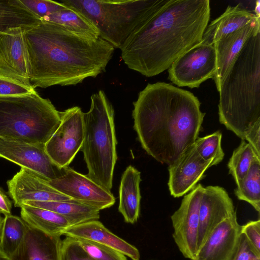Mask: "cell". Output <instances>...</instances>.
<instances>
[{"label":"cell","instance_id":"41","mask_svg":"<svg viewBox=\"0 0 260 260\" xmlns=\"http://www.w3.org/2000/svg\"><path fill=\"white\" fill-rule=\"evenodd\" d=\"M1 214H2L0 213V237H1L2 226H3V221H4V217H2Z\"/></svg>","mask_w":260,"mask_h":260},{"label":"cell","instance_id":"16","mask_svg":"<svg viewBox=\"0 0 260 260\" xmlns=\"http://www.w3.org/2000/svg\"><path fill=\"white\" fill-rule=\"evenodd\" d=\"M212 166L197 152L193 144L174 162L169 166L168 187L172 196L182 197L191 190L205 176V171Z\"/></svg>","mask_w":260,"mask_h":260},{"label":"cell","instance_id":"12","mask_svg":"<svg viewBox=\"0 0 260 260\" xmlns=\"http://www.w3.org/2000/svg\"><path fill=\"white\" fill-rule=\"evenodd\" d=\"M57 190L80 203L100 210L109 208L115 203V198L108 191L69 166L61 176L47 181Z\"/></svg>","mask_w":260,"mask_h":260},{"label":"cell","instance_id":"14","mask_svg":"<svg viewBox=\"0 0 260 260\" xmlns=\"http://www.w3.org/2000/svg\"><path fill=\"white\" fill-rule=\"evenodd\" d=\"M8 193L15 207L27 202L73 200L51 186L48 181L33 172L21 168L7 182Z\"/></svg>","mask_w":260,"mask_h":260},{"label":"cell","instance_id":"1","mask_svg":"<svg viewBox=\"0 0 260 260\" xmlns=\"http://www.w3.org/2000/svg\"><path fill=\"white\" fill-rule=\"evenodd\" d=\"M210 17L209 0H168L120 48L127 67L151 77L199 44Z\"/></svg>","mask_w":260,"mask_h":260},{"label":"cell","instance_id":"15","mask_svg":"<svg viewBox=\"0 0 260 260\" xmlns=\"http://www.w3.org/2000/svg\"><path fill=\"white\" fill-rule=\"evenodd\" d=\"M236 213L233 202L224 188L204 187L199 209L198 250L219 223Z\"/></svg>","mask_w":260,"mask_h":260},{"label":"cell","instance_id":"5","mask_svg":"<svg viewBox=\"0 0 260 260\" xmlns=\"http://www.w3.org/2000/svg\"><path fill=\"white\" fill-rule=\"evenodd\" d=\"M89 111L84 113V137L80 150L89 178L106 190L112 188L117 160L114 110L104 91L90 97Z\"/></svg>","mask_w":260,"mask_h":260},{"label":"cell","instance_id":"17","mask_svg":"<svg viewBox=\"0 0 260 260\" xmlns=\"http://www.w3.org/2000/svg\"><path fill=\"white\" fill-rule=\"evenodd\" d=\"M236 213L219 223L209 234L191 260H233L241 234Z\"/></svg>","mask_w":260,"mask_h":260},{"label":"cell","instance_id":"22","mask_svg":"<svg viewBox=\"0 0 260 260\" xmlns=\"http://www.w3.org/2000/svg\"><path fill=\"white\" fill-rule=\"evenodd\" d=\"M141 173L134 167H126L121 176L119 188L118 211L125 222L135 223L140 215Z\"/></svg>","mask_w":260,"mask_h":260},{"label":"cell","instance_id":"28","mask_svg":"<svg viewBox=\"0 0 260 260\" xmlns=\"http://www.w3.org/2000/svg\"><path fill=\"white\" fill-rule=\"evenodd\" d=\"M237 198L250 204L260 212V159H255L246 176L237 185Z\"/></svg>","mask_w":260,"mask_h":260},{"label":"cell","instance_id":"31","mask_svg":"<svg viewBox=\"0 0 260 260\" xmlns=\"http://www.w3.org/2000/svg\"><path fill=\"white\" fill-rule=\"evenodd\" d=\"M76 239L85 251L95 260H127L125 255L112 248L87 239Z\"/></svg>","mask_w":260,"mask_h":260},{"label":"cell","instance_id":"26","mask_svg":"<svg viewBox=\"0 0 260 260\" xmlns=\"http://www.w3.org/2000/svg\"><path fill=\"white\" fill-rule=\"evenodd\" d=\"M41 21L55 23L79 34L94 38L100 37L98 29L88 19L76 11L67 7L45 16Z\"/></svg>","mask_w":260,"mask_h":260},{"label":"cell","instance_id":"21","mask_svg":"<svg viewBox=\"0 0 260 260\" xmlns=\"http://www.w3.org/2000/svg\"><path fill=\"white\" fill-rule=\"evenodd\" d=\"M257 18L260 16L243 8L240 4L235 6H229L223 13L208 24L200 43L213 45L220 38Z\"/></svg>","mask_w":260,"mask_h":260},{"label":"cell","instance_id":"11","mask_svg":"<svg viewBox=\"0 0 260 260\" xmlns=\"http://www.w3.org/2000/svg\"><path fill=\"white\" fill-rule=\"evenodd\" d=\"M0 157L29 170L47 181L61 176L65 168L57 166L47 153L45 144L0 137Z\"/></svg>","mask_w":260,"mask_h":260},{"label":"cell","instance_id":"24","mask_svg":"<svg viewBox=\"0 0 260 260\" xmlns=\"http://www.w3.org/2000/svg\"><path fill=\"white\" fill-rule=\"evenodd\" d=\"M23 205L56 212L69 220L73 226L91 220H98L100 217L99 209L74 200L66 201L27 202Z\"/></svg>","mask_w":260,"mask_h":260},{"label":"cell","instance_id":"13","mask_svg":"<svg viewBox=\"0 0 260 260\" xmlns=\"http://www.w3.org/2000/svg\"><path fill=\"white\" fill-rule=\"evenodd\" d=\"M0 73L31 84L30 63L24 29L7 28L1 35Z\"/></svg>","mask_w":260,"mask_h":260},{"label":"cell","instance_id":"43","mask_svg":"<svg viewBox=\"0 0 260 260\" xmlns=\"http://www.w3.org/2000/svg\"><path fill=\"white\" fill-rule=\"evenodd\" d=\"M190 260H191V259H190Z\"/></svg>","mask_w":260,"mask_h":260},{"label":"cell","instance_id":"37","mask_svg":"<svg viewBox=\"0 0 260 260\" xmlns=\"http://www.w3.org/2000/svg\"><path fill=\"white\" fill-rule=\"evenodd\" d=\"M244 140H247L255 151L256 154L260 157V120L256 122L245 135Z\"/></svg>","mask_w":260,"mask_h":260},{"label":"cell","instance_id":"10","mask_svg":"<svg viewBox=\"0 0 260 260\" xmlns=\"http://www.w3.org/2000/svg\"><path fill=\"white\" fill-rule=\"evenodd\" d=\"M204 188L201 184L197 185L184 197L171 217L174 240L183 256L190 260L198 251L199 209Z\"/></svg>","mask_w":260,"mask_h":260},{"label":"cell","instance_id":"23","mask_svg":"<svg viewBox=\"0 0 260 260\" xmlns=\"http://www.w3.org/2000/svg\"><path fill=\"white\" fill-rule=\"evenodd\" d=\"M20 208L21 217L27 224L46 233L61 236L73 226L69 220L54 211L26 205Z\"/></svg>","mask_w":260,"mask_h":260},{"label":"cell","instance_id":"27","mask_svg":"<svg viewBox=\"0 0 260 260\" xmlns=\"http://www.w3.org/2000/svg\"><path fill=\"white\" fill-rule=\"evenodd\" d=\"M27 224L21 217L5 216L0 237V250L10 257L18 249L26 232Z\"/></svg>","mask_w":260,"mask_h":260},{"label":"cell","instance_id":"25","mask_svg":"<svg viewBox=\"0 0 260 260\" xmlns=\"http://www.w3.org/2000/svg\"><path fill=\"white\" fill-rule=\"evenodd\" d=\"M40 22V19L20 0L0 1V28L4 30L12 27H21L26 30Z\"/></svg>","mask_w":260,"mask_h":260},{"label":"cell","instance_id":"39","mask_svg":"<svg viewBox=\"0 0 260 260\" xmlns=\"http://www.w3.org/2000/svg\"><path fill=\"white\" fill-rule=\"evenodd\" d=\"M259 1H257L255 2V7L254 9V14L257 16H260V12H259Z\"/></svg>","mask_w":260,"mask_h":260},{"label":"cell","instance_id":"35","mask_svg":"<svg viewBox=\"0 0 260 260\" xmlns=\"http://www.w3.org/2000/svg\"><path fill=\"white\" fill-rule=\"evenodd\" d=\"M233 260H260V252L251 245L245 235L241 234Z\"/></svg>","mask_w":260,"mask_h":260},{"label":"cell","instance_id":"2","mask_svg":"<svg viewBox=\"0 0 260 260\" xmlns=\"http://www.w3.org/2000/svg\"><path fill=\"white\" fill-rule=\"evenodd\" d=\"M133 105L134 128L142 147L168 166L193 145L205 115L192 92L164 82L148 83Z\"/></svg>","mask_w":260,"mask_h":260},{"label":"cell","instance_id":"33","mask_svg":"<svg viewBox=\"0 0 260 260\" xmlns=\"http://www.w3.org/2000/svg\"><path fill=\"white\" fill-rule=\"evenodd\" d=\"M30 11L40 20L45 16L67 7L61 2L50 0H20Z\"/></svg>","mask_w":260,"mask_h":260},{"label":"cell","instance_id":"19","mask_svg":"<svg viewBox=\"0 0 260 260\" xmlns=\"http://www.w3.org/2000/svg\"><path fill=\"white\" fill-rule=\"evenodd\" d=\"M60 237L27 224L24 237L10 260H61Z\"/></svg>","mask_w":260,"mask_h":260},{"label":"cell","instance_id":"6","mask_svg":"<svg viewBox=\"0 0 260 260\" xmlns=\"http://www.w3.org/2000/svg\"><path fill=\"white\" fill-rule=\"evenodd\" d=\"M168 0H62L60 2L88 19L100 37L114 49L165 5Z\"/></svg>","mask_w":260,"mask_h":260},{"label":"cell","instance_id":"3","mask_svg":"<svg viewBox=\"0 0 260 260\" xmlns=\"http://www.w3.org/2000/svg\"><path fill=\"white\" fill-rule=\"evenodd\" d=\"M30 81L36 88L75 85L103 72L114 48L100 37L70 31L41 21L25 30Z\"/></svg>","mask_w":260,"mask_h":260},{"label":"cell","instance_id":"36","mask_svg":"<svg viewBox=\"0 0 260 260\" xmlns=\"http://www.w3.org/2000/svg\"><path fill=\"white\" fill-rule=\"evenodd\" d=\"M241 234L245 235L251 245L260 252V220L250 221L241 225Z\"/></svg>","mask_w":260,"mask_h":260},{"label":"cell","instance_id":"8","mask_svg":"<svg viewBox=\"0 0 260 260\" xmlns=\"http://www.w3.org/2000/svg\"><path fill=\"white\" fill-rule=\"evenodd\" d=\"M60 114V123L45 148L54 163L65 168L81 149L84 137V113L75 106Z\"/></svg>","mask_w":260,"mask_h":260},{"label":"cell","instance_id":"18","mask_svg":"<svg viewBox=\"0 0 260 260\" xmlns=\"http://www.w3.org/2000/svg\"><path fill=\"white\" fill-rule=\"evenodd\" d=\"M260 31V18L220 38L213 45L216 52V68L213 78L218 91L236 58L246 41Z\"/></svg>","mask_w":260,"mask_h":260},{"label":"cell","instance_id":"30","mask_svg":"<svg viewBox=\"0 0 260 260\" xmlns=\"http://www.w3.org/2000/svg\"><path fill=\"white\" fill-rule=\"evenodd\" d=\"M222 134L218 131L212 134L197 138L193 143L199 155L205 161H211L212 166L217 165L224 158L221 148Z\"/></svg>","mask_w":260,"mask_h":260},{"label":"cell","instance_id":"34","mask_svg":"<svg viewBox=\"0 0 260 260\" xmlns=\"http://www.w3.org/2000/svg\"><path fill=\"white\" fill-rule=\"evenodd\" d=\"M61 260H95L81 247L78 240L66 237L62 240Z\"/></svg>","mask_w":260,"mask_h":260},{"label":"cell","instance_id":"32","mask_svg":"<svg viewBox=\"0 0 260 260\" xmlns=\"http://www.w3.org/2000/svg\"><path fill=\"white\" fill-rule=\"evenodd\" d=\"M36 91L31 84L0 73V97L23 95Z\"/></svg>","mask_w":260,"mask_h":260},{"label":"cell","instance_id":"9","mask_svg":"<svg viewBox=\"0 0 260 260\" xmlns=\"http://www.w3.org/2000/svg\"><path fill=\"white\" fill-rule=\"evenodd\" d=\"M213 45L198 44L177 58L168 69V79L178 87L198 88L216 71Z\"/></svg>","mask_w":260,"mask_h":260},{"label":"cell","instance_id":"4","mask_svg":"<svg viewBox=\"0 0 260 260\" xmlns=\"http://www.w3.org/2000/svg\"><path fill=\"white\" fill-rule=\"evenodd\" d=\"M218 92L219 122L244 140L260 120V31L246 41Z\"/></svg>","mask_w":260,"mask_h":260},{"label":"cell","instance_id":"29","mask_svg":"<svg viewBox=\"0 0 260 260\" xmlns=\"http://www.w3.org/2000/svg\"><path fill=\"white\" fill-rule=\"evenodd\" d=\"M256 159H260V157L249 144L242 140L228 164L229 174L232 175L237 185L246 176Z\"/></svg>","mask_w":260,"mask_h":260},{"label":"cell","instance_id":"38","mask_svg":"<svg viewBox=\"0 0 260 260\" xmlns=\"http://www.w3.org/2000/svg\"><path fill=\"white\" fill-rule=\"evenodd\" d=\"M12 202L0 187V213L5 216L11 214Z\"/></svg>","mask_w":260,"mask_h":260},{"label":"cell","instance_id":"20","mask_svg":"<svg viewBox=\"0 0 260 260\" xmlns=\"http://www.w3.org/2000/svg\"><path fill=\"white\" fill-rule=\"evenodd\" d=\"M66 237L91 240L112 248L132 260H140L139 250L134 245L114 234L98 220L72 226L63 233Z\"/></svg>","mask_w":260,"mask_h":260},{"label":"cell","instance_id":"40","mask_svg":"<svg viewBox=\"0 0 260 260\" xmlns=\"http://www.w3.org/2000/svg\"><path fill=\"white\" fill-rule=\"evenodd\" d=\"M0 260H10V258L0 250Z\"/></svg>","mask_w":260,"mask_h":260},{"label":"cell","instance_id":"42","mask_svg":"<svg viewBox=\"0 0 260 260\" xmlns=\"http://www.w3.org/2000/svg\"><path fill=\"white\" fill-rule=\"evenodd\" d=\"M4 31V30L3 29H2V28H0V36H1V35H2V32H3Z\"/></svg>","mask_w":260,"mask_h":260},{"label":"cell","instance_id":"7","mask_svg":"<svg viewBox=\"0 0 260 260\" xmlns=\"http://www.w3.org/2000/svg\"><path fill=\"white\" fill-rule=\"evenodd\" d=\"M60 123V111L37 91L0 97V137L45 145Z\"/></svg>","mask_w":260,"mask_h":260}]
</instances>
